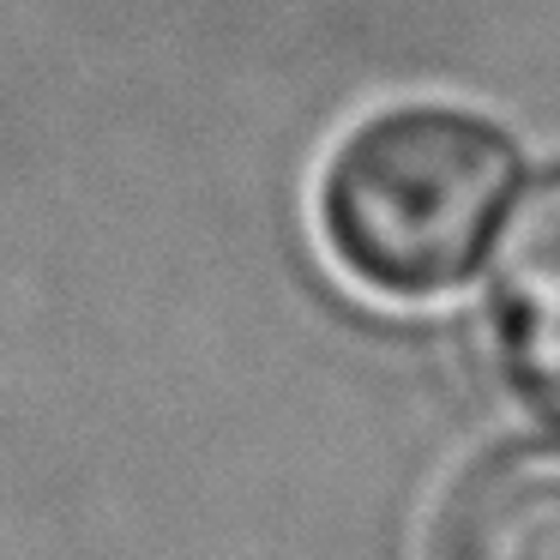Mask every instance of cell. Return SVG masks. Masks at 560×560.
<instances>
[{"mask_svg":"<svg viewBox=\"0 0 560 560\" xmlns=\"http://www.w3.org/2000/svg\"><path fill=\"white\" fill-rule=\"evenodd\" d=\"M440 560H560V452L512 458L464 488Z\"/></svg>","mask_w":560,"mask_h":560,"instance_id":"cell-3","label":"cell"},{"mask_svg":"<svg viewBox=\"0 0 560 560\" xmlns=\"http://www.w3.org/2000/svg\"><path fill=\"white\" fill-rule=\"evenodd\" d=\"M488 319L512 392L560 422V182L536 187L512 218L488 271Z\"/></svg>","mask_w":560,"mask_h":560,"instance_id":"cell-2","label":"cell"},{"mask_svg":"<svg viewBox=\"0 0 560 560\" xmlns=\"http://www.w3.org/2000/svg\"><path fill=\"white\" fill-rule=\"evenodd\" d=\"M512 194V151L452 109H392L355 127L319 175V235L374 295H440L470 271Z\"/></svg>","mask_w":560,"mask_h":560,"instance_id":"cell-1","label":"cell"}]
</instances>
